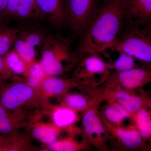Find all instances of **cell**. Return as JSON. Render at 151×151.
I'll list each match as a JSON object with an SVG mask.
<instances>
[{
  "label": "cell",
  "mask_w": 151,
  "mask_h": 151,
  "mask_svg": "<svg viewBox=\"0 0 151 151\" xmlns=\"http://www.w3.org/2000/svg\"><path fill=\"white\" fill-rule=\"evenodd\" d=\"M125 19L122 0H105L82 35L78 51L99 54L109 49L119 37Z\"/></svg>",
  "instance_id": "6da1fadb"
},
{
  "label": "cell",
  "mask_w": 151,
  "mask_h": 151,
  "mask_svg": "<svg viewBox=\"0 0 151 151\" xmlns=\"http://www.w3.org/2000/svg\"><path fill=\"white\" fill-rule=\"evenodd\" d=\"M40 62L47 75L62 74L76 56L68 38L54 34H47L41 47Z\"/></svg>",
  "instance_id": "7a4b0ae2"
},
{
  "label": "cell",
  "mask_w": 151,
  "mask_h": 151,
  "mask_svg": "<svg viewBox=\"0 0 151 151\" xmlns=\"http://www.w3.org/2000/svg\"><path fill=\"white\" fill-rule=\"evenodd\" d=\"M0 105L11 112L25 116L27 110L48 107L47 98L27 83L3 85L0 89Z\"/></svg>",
  "instance_id": "3957f363"
},
{
  "label": "cell",
  "mask_w": 151,
  "mask_h": 151,
  "mask_svg": "<svg viewBox=\"0 0 151 151\" xmlns=\"http://www.w3.org/2000/svg\"><path fill=\"white\" fill-rule=\"evenodd\" d=\"M142 26L134 25L124 35L117 38L110 49L123 52L142 62H151L150 32Z\"/></svg>",
  "instance_id": "277c9868"
},
{
  "label": "cell",
  "mask_w": 151,
  "mask_h": 151,
  "mask_svg": "<svg viewBox=\"0 0 151 151\" xmlns=\"http://www.w3.org/2000/svg\"><path fill=\"white\" fill-rule=\"evenodd\" d=\"M97 0H66L64 22L71 32L82 35L97 11Z\"/></svg>",
  "instance_id": "5b68a950"
},
{
  "label": "cell",
  "mask_w": 151,
  "mask_h": 151,
  "mask_svg": "<svg viewBox=\"0 0 151 151\" xmlns=\"http://www.w3.org/2000/svg\"><path fill=\"white\" fill-rule=\"evenodd\" d=\"M78 64L74 73L76 78L84 80L104 78L108 75L111 66L106 63L99 53L88 54Z\"/></svg>",
  "instance_id": "8992f818"
},
{
  "label": "cell",
  "mask_w": 151,
  "mask_h": 151,
  "mask_svg": "<svg viewBox=\"0 0 151 151\" xmlns=\"http://www.w3.org/2000/svg\"><path fill=\"white\" fill-rule=\"evenodd\" d=\"M125 19L134 26L145 27L151 19V0H122Z\"/></svg>",
  "instance_id": "52a82bcc"
},
{
  "label": "cell",
  "mask_w": 151,
  "mask_h": 151,
  "mask_svg": "<svg viewBox=\"0 0 151 151\" xmlns=\"http://www.w3.org/2000/svg\"><path fill=\"white\" fill-rule=\"evenodd\" d=\"M5 18L17 21L40 18L35 0H9Z\"/></svg>",
  "instance_id": "ba28073f"
},
{
  "label": "cell",
  "mask_w": 151,
  "mask_h": 151,
  "mask_svg": "<svg viewBox=\"0 0 151 151\" xmlns=\"http://www.w3.org/2000/svg\"><path fill=\"white\" fill-rule=\"evenodd\" d=\"M40 19H46L53 26L61 27L64 22L63 0H35Z\"/></svg>",
  "instance_id": "9c48e42d"
},
{
  "label": "cell",
  "mask_w": 151,
  "mask_h": 151,
  "mask_svg": "<svg viewBox=\"0 0 151 151\" xmlns=\"http://www.w3.org/2000/svg\"><path fill=\"white\" fill-rule=\"evenodd\" d=\"M151 72L149 70L135 68L127 71L118 72L113 80L116 81L127 89H137L150 81Z\"/></svg>",
  "instance_id": "30bf717a"
},
{
  "label": "cell",
  "mask_w": 151,
  "mask_h": 151,
  "mask_svg": "<svg viewBox=\"0 0 151 151\" xmlns=\"http://www.w3.org/2000/svg\"><path fill=\"white\" fill-rule=\"evenodd\" d=\"M24 116L11 112L0 105V136L7 137L23 126Z\"/></svg>",
  "instance_id": "8fae6325"
},
{
  "label": "cell",
  "mask_w": 151,
  "mask_h": 151,
  "mask_svg": "<svg viewBox=\"0 0 151 151\" xmlns=\"http://www.w3.org/2000/svg\"><path fill=\"white\" fill-rule=\"evenodd\" d=\"M63 129L53 123L37 122L32 125L31 130L35 139L48 145L57 140Z\"/></svg>",
  "instance_id": "7c38bea8"
},
{
  "label": "cell",
  "mask_w": 151,
  "mask_h": 151,
  "mask_svg": "<svg viewBox=\"0 0 151 151\" xmlns=\"http://www.w3.org/2000/svg\"><path fill=\"white\" fill-rule=\"evenodd\" d=\"M106 126L113 135L128 148L136 149L142 145V137L136 127L124 129L114 127L109 123H107Z\"/></svg>",
  "instance_id": "4fadbf2b"
},
{
  "label": "cell",
  "mask_w": 151,
  "mask_h": 151,
  "mask_svg": "<svg viewBox=\"0 0 151 151\" xmlns=\"http://www.w3.org/2000/svg\"><path fill=\"white\" fill-rule=\"evenodd\" d=\"M82 126L89 139H99L105 134V128L95 109H89L83 116Z\"/></svg>",
  "instance_id": "5bb4252c"
},
{
  "label": "cell",
  "mask_w": 151,
  "mask_h": 151,
  "mask_svg": "<svg viewBox=\"0 0 151 151\" xmlns=\"http://www.w3.org/2000/svg\"><path fill=\"white\" fill-rule=\"evenodd\" d=\"M70 82L57 76H47L44 79L38 90L47 98L64 94L69 88Z\"/></svg>",
  "instance_id": "9a60e30c"
},
{
  "label": "cell",
  "mask_w": 151,
  "mask_h": 151,
  "mask_svg": "<svg viewBox=\"0 0 151 151\" xmlns=\"http://www.w3.org/2000/svg\"><path fill=\"white\" fill-rule=\"evenodd\" d=\"M113 97L117 103L125 108L131 115H134L143 108V102L142 98L126 91H117L113 94Z\"/></svg>",
  "instance_id": "2e32d148"
},
{
  "label": "cell",
  "mask_w": 151,
  "mask_h": 151,
  "mask_svg": "<svg viewBox=\"0 0 151 151\" xmlns=\"http://www.w3.org/2000/svg\"><path fill=\"white\" fill-rule=\"evenodd\" d=\"M77 115L76 111L65 106L52 108V119L53 124L60 128L71 126L76 122Z\"/></svg>",
  "instance_id": "e0dca14e"
},
{
  "label": "cell",
  "mask_w": 151,
  "mask_h": 151,
  "mask_svg": "<svg viewBox=\"0 0 151 151\" xmlns=\"http://www.w3.org/2000/svg\"><path fill=\"white\" fill-rule=\"evenodd\" d=\"M47 34L43 29L35 27H23L18 37L22 39L36 48L41 47L45 40Z\"/></svg>",
  "instance_id": "ac0fdd59"
},
{
  "label": "cell",
  "mask_w": 151,
  "mask_h": 151,
  "mask_svg": "<svg viewBox=\"0 0 151 151\" xmlns=\"http://www.w3.org/2000/svg\"><path fill=\"white\" fill-rule=\"evenodd\" d=\"M22 27H9L5 24L0 28V55L4 56L10 51Z\"/></svg>",
  "instance_id": "d6986e66"
},
{
  "label": "cell",
  "mask_w": 151,
  "mask_h": 151,
  "mask_svg": "<svg viewBox=\"0 0 151 151\" xmlns=\"http://www.w3.org/2000/svg\"><path fill=\"white\" fill-rule=\"evenodd\" d=\"M33 149L28 139L16 134L4 138L0 151H29Z\"/></svg>",
  "instance_id": "ffe728a7"
},
{
  "label": "cell",
  "mask_w": 151,
  "mask_h": 151,
  "mask_svg": "<svg viewBox=\"0 0 151 151\" xmlns=\"http://www.w3.org/2000/svg\"><path fill=\"white\" fill-rule=\"evenodd\" d=\"M6 63L14 75L25 76L29 65L20 57L15 50H10L4 55Z\"/></svg>",
  "instance_id": "44dd1931"
},
{
  "label": "cell",
  "mask_w": 151,
  "mask_h": 151,
  "mask_svg": "<svg viewBox=\"0 0 151 151\" xmlns=\"http://www.w3.org/2000/svg\"><path fill=\"white\" fill-rule=\"evenodd\" d=\"M47 76L40 62L34 61L29 65L25 77L27 83L33 88L38 90L42 81Z\"/></svg>",
  "instance_id": "7402d4cb"
},
{
  "label": "cell",
  "mask_w": 151,
  "mask_h": 151,
  "mask_svg": "<svg viewBox=\"0 0 151 151\" xmlns=\"http://www.w3.org/2000/svg\"><path fill=\"white\" fill-rule=\"evenodd\" d=\"M136 128L142 138L148 139L151 135V117L150 113L144 108L134 114Z\"/></svg>",
  "instance_id": "603a6c76"
},
{
  "label": "cell",
  "mask_w": 151,
  "mask_h": 151,
  "mask_svg": "<svg viewBox=\"0 0 151 151\" xmlns=\"http://www.w3.org/2000/svg\"><path fill=\"white\" fill-rule=\"evenodd\" d=\"M14 45V50L27 64L30 65L35 61L36 48L18 37Z\"/></svg>",
  "instance_id": "cb8c5ba5"
},
{
  "label": "cell",
  "mask_w": 151,
  "mask_h": 151,
  "mask_svg": "<svg viewBox=\"0 0 151 151\" xmlns=\"http://www.w3.org/2000/svg\"><path fill=\"white\" fill-rule=\"evenodd\" d=\"M104 114L108 121L115 124H121L131 116L128 111L117 103H112L107 107L105 109Z\"/></svg>",
  "instance_id": "d4e9b609"
},
{
  "label": "cell",
  "mask_w": 151,
  "mask_h": 151,
  "mask_svg": "<svg viewBox=\"0 0 151 151\" xmlns=\"http://www.w3.org/2000/svg\"><path fill=\"white\" fill-rule=\"evenodd\" d=\"M48 150L53 151H75L83 148V145L72 138L57 140L47 145Z\"/></svg>",
  "instance_id": "484cf974"
},
{
  "label": "cell",
  "mask_w": 151,
  "mask_h": 151,
  "mask_svg": "<svg viewBox=\"0 0 151 151\" xmlns=\"http://www.w3.org/2000/svg\"><path fill=\"white\" fill-rule=\"evenodd\" d=\"M119 55L111 68L115 69L118 72L127 71L135 68V58L123 52H118Z\"/></svg>",
  "instance_id": "4316f807"
},
{
  "label": "cell",
  "mask_w": 151,
  "mask_h": 151,
  "mask_svg": "<svg viewBox=\"0 0 151 151\" xmlns=\"http://www.w3.org/2000/svg\"><path fill=\"white\" fill-rule=\"evenodd\" d=\"M88 105L87 99L84 96L79 94H67L63 100V106L75 111L85 109Z\"/></svg>",
  "instance_id": "83f0119b"
},
{
  "label": "cell",
  "mask_w": 151,
  "mask_h": 151,
  "mask_svg": "<svg viewBox=\"0 0 151 151\" xmlns=\"http://www.w3.org/2000/svg\"><path fill=\"white\" fill-rule=\"evenodd\" d=\"M0 76L4 79L12 78L14 76L8 67L4 57L1 55H0Z\"/></svg>",
  "instance_id": "f1b7e54d"
},
{
  "label": "cell",
  "mask_w": 151,
  "mask_h": 151,
  "mask_svg": "<svg viewBox=\"0 0 151 151\" xmlns=\"http://www.w3.org/2000/svg\"><path fill=\"white\" fill-rule=\"evenodd\" d=\"M9 0H0V17L5 19V14Z\"/></svg>",
  "instance_id": "f546056e"
},
{
  "label": "cell",
  "mask_w": 151,
  "mask_h": 151,
  "mask_svg": "<svg viewBox=\"0 0 151 151\" xmlns=\"http://www.w3.org/2000/svg\"><path fill=\"white\" fill-rule=\"evenodd\" d=\"M5 19L0 17V28L4 25Z\"/></svg>",
  "instance_id": "4dcf8cb0"
},
{
  "label": "cell",
  "mask_w": 151,
  "mask_h": 151,
  "mask_svg": "<svg viewBox=\"0 0 151 151\" xmlns=\"http://www.w3.org/2000/svg\"><path fill=\"white\" fill-rule=\"evenodd\" d=\"M4 78H3L2 77H1V76H0V89L1 88V87H2L3 86V80H4Z\"/></svg>",
  "instance_id": "1f68e13d"
},
{
  "label": "cell",
  "mask_w": 151,
  "mask_h": 151,
  "mask_svg": "<svg viewBox=\"0 0 151 151\" xmlns=\"http://www.w3.org/2000/svg\"><path fill=\"white\" fill-rule=\"evenodd\" d=\"M4 138V137H3L2 136H0V148H1V146L2 145Z\"/></svg>",
  "instance_id": "d6a6232c"
}]
</instances>
